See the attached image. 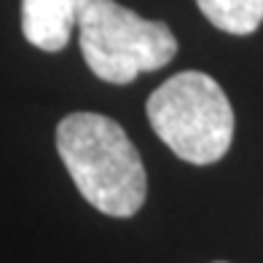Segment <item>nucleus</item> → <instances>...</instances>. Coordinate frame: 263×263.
Instances as JSON below:
<instances>
[{
    "instance_id": "obj_1",
    "label": "nucleus",
    "mask_w": 263,
    "mask_h": 263,
    "mask_svg": "<svg viewBox=\"0 0 263 263\" xmlns=\"http://www.w3.org/2000/svg\"><path fill=\"white\" fill-rule=\"evenodd\" d=\"M57 151L81 196L110 218H132L148 194L140 151L113 118L70 113L57 126Z\"/></svg>"
},
{
    "instance_id": "obj_2",
    "label": "nucleus",
    "mask_w": 263,
    "mask_h": 263,
    "mask_svg": "<svg viewBox=\"0 0 263 263\" xmlns=\"http://www.w3.org/2000/svg\"><path fill=\"white\" fill-rule=\"evenodd\" d=\"M148 121L177 159L196 166L220 161L234 140L231 102L220 83L199 70H183L151 94Z\"/></svg>"
},
{
    "instance_id": "obj_3",
    "label": "nucleus",
    "mask_w": 263,
    "mask_h": 263,
    "mask_svg": "<svg viewBox=\"0 0 263 263\" xmlns=\"http://www.w3.org/2000/svg\"><path fill=\"white\" fill-rule=\"evenodd\" d=\"M76 30L89 70L116 86L170 65L177 51L164 22L142 19L116 0H81Z\"/></svg>"
},
{
    "instance_id": "obj_4",
    "label": "nucleus",
    "mask_w": 263,
    "mask_h": 263,
    "mask_svg": "<svg viewBox=\"0 0 263 263\" xmlns=\"http://www.w3.org/2000/svg\"><path fill=\"white\" fill-rule=\"evenodd\" d=\"M81 0H22V35L41 51H62L78 25Z\"/></svg>"
},
{
    "instance_id": "obj_5",
    "label": "nucleus",
    "mask_w": 263,
    "mask_h": 263,
    "mask_svg": "<svg viewBox=\"0 0 263 263\" xmlns=\"http://www.w3.org/2000/svg\"><path fill=\"white\" fill-rule=\"evenodd\" d=\"M196 3L215 27L231 35H250L263 22V0H196Z\"/></svg>"
}]
</instances>
